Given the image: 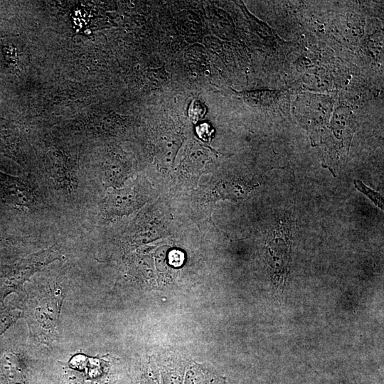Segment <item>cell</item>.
<instances>
[{
  "mask_svg": "<svg viewBox=\"0 0 384 384\" xmlns=\"http://www.w3.org/2000/svg\"><path fill=\"white\" fill-rule=\"evenodd\" d=\"M64 295L58 284L46 285L28 295L23 308L31 334L42 343L53 341L58 332Z\"/></svg>",
  "mask_w": 384,
  "mask_h": 384,
  "instance_id": "cell-1",
  "label": "cell"
},
{
  "mask_svg": "<svg viewBox=\"0 0 384 384\" xmlns=\"http://www.w3.org/2000/svg\"><path fill=\"white\" fill-rule=\"evenodd\" d=\"M59 257L60 248L53 245L16 263L2 267L0 269V303L9 294L21 292L23 284L35 272Z\"/></svg>",
  "mask_w": 384,
  "mask_h": 384,
  "instance_id": "cell-2",
  "label": "cell"
},
{
  "mask_svg": "<svg viewBox=\"0 0 384 384\" xmlns=\"http://www.w3.org/2000/svg\"><path fill=\"white\" fill-rule=\"evenodd\" d=\"M0 200L18 210L31 213L43 203L36 186L28 181L0 172Z\"/></svg>",
  "mask_w": 384,
  "mask_h": 384,
  "instance_id": "cell-3",
  "label": "cell"
},
{
  "mask_svg": "<svg viewBox=\"0 0 384 384\" xmlns=\"http://www.w3.org/2000/svg\"><path fill=\"white\" fill-rule=\"evenodd\" d=\"M141 203V196L134 188L114 190L104 200L103 215L108 218L129 215L138 208Z\"/></svg>",
  "mask_w": 384,
  "mask_h": 384,
  "instance_id": "cell-4",
  "label": "cell"
},
{
  "mask_svg": "<svg viewBox=\"0 0 384 384\" xmlns=\"http://www.w3.org/2000/svg\"><path fill=\"white\" fill-rule=\"evenodd\" d=\"M22 315L21 309L12 306L0 308V336Z\"/></svg>",
  "mask_w": 384,
  "mask_h": 384,
  "instance_id": "cell-5",
  "label": "cell"
},
{
  "mask_svg": "<svg viewBox=\"0 0 384 384\" xmlns=\"http://www.w3.org/2000/svg\"><path fill=\"white\" fill-rule=\"evenodd\" d=\"M355 187L366 195L370 200L380 208L383 209V198L380 193H378L371 188H368L364 183H363L360 180L354 181Z\"/></svg>",
  "mask_w": 384,
  "mask_h": 384,
  "instance_id": "cell-6",
  "label": "cell"
},
{
  "mask_svg": "<svg viewBox=\"0 0 384 384\" xmlns=\"http://www.w3.org/2000/svg\"><path fill=\"white\" fill-rule=\"evenodd\" d=\"M205 106L198 100H193L188 109V115L190 119L196 122L205 114Z\"/></svg>",
  "mask_w": 384,
  "mask_h": 384,
  "instance_id": "cell-7",
  "label": "cell"
},
{
  "mask_svg": "<svg viewBox=\"0 0 384 384\" xmlns=\"http://www.w3.org/2000/svg\"><path fill=\"white\" fill-rule=\"evenodd\" d=\"M184 255L178 250H173L169 255V262L174 267L181 266L183 262Z\"/></svg>",
  "mask_w": 384,
  "mask_h": 384,
  "instance_id": "cell-8",
  "label": "cell"
},
{
  "mask_svg": "<svg viewBox=\"0 0 384 384\" xmlns=\"http://www.w3.org/2000/svg\"><path fill=\"white\" fill-rule=\"evenodd\" d=\"M8 242V238L0 233V243Z\"/></svg>",
  "mask_w": 384,
  "mask_h": 384,
  "instance_id": "cell-9",
  "label": "cell"
}]
</instances>
